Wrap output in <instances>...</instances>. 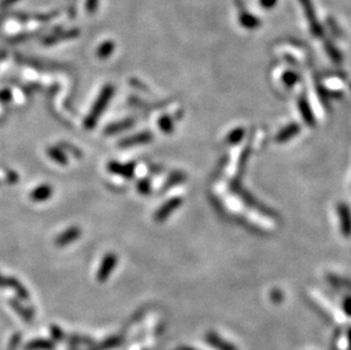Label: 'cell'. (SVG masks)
Returning <instances> with one entry per match:
<instances>
[{"label":"cell","instance_id":"1","mask_svg":"<svg viewBox=\"0 0 351 350\" xmlns=\"http://www.w3.org/2000/svg\"><path fill=\"white\" fill-rule=\"evenodd\" d=\"M113 93H114V89L112 85H107L102 93H100L97 102L95 103L94 106H92L91 113L86 116V119L84 121V126L87 130H91L96 124H97V121L99 120V117L103 115L105 108L108 106L109 100L112 98Z\"/></svg>","mask_w":351,"mask_h":350},{"label":"cell","instance_id":"2","mask_svg":"<svg viewBox=\"0 0 351 350\" xmlns=\"http://www.w3.org/2000/svg\"><path fill=\"white\" fill-rule=\"evenodd\" d=\"M81 235V229L77 226H71L68 229L65 230L64 232H61L55 240V243L58 247H64L67 246V244L72 243L78 239V237Z\"/></svg>","mask_w":351,"mask_h":350},{"label":"cell","instance_id":"3","mask_svg":"<svg viewBox=\"0 0 351 350\" xmlns=\"http://www.w3.org/2000/svg\"><path fill=\"white\" fill-rule=\"evenodd\" d=\"M116 262H117V256L115 253L109 252L105 256L104 260L102 262V266H100V270L98 272V279L100 281H104V280H106L109 277V274H111L114 268H115Z\"/></svg>","mask_w":351,"mask_h":350},{"label":"cell","instance_id":"4","mask_svg":"<svg viewBox=\"0 0 351 350\" xmlns=\"http://www.w3.org/2000/svg\"><path fill=\"white\" fill-rule=\"evenodd\" d=\"M51 195H52V188L49 185H41L31 192L30 198L33 201H36V203H40V201H45L47 199H49Z\"/></svg>","mask_w":351,"mask_h":350},{"label":"cell","instance_id":"5","mask_svg":"<svg viewBox=\"0 0 351 350\" xmlns=\"http://www.w3.org/2000/svg\"><path fill=\"white\" fill-rule=\"evenodd\" d=\"M339 214L341 220L342 232L348 237L351 234V212L345 205H341L339 207Z\"/></svg>","mask_w":351,"mask_h":350},{"label":"cell","instance_id":"6","mask_svg":"<svg viewBox=\"0 0 351 350\" xmlns=\"http://www.w3.org/2000/svg\"><path fill=\"white\" fill-rule=\"evenodd\" d=\"M108 169L114 174H118L121 175V177L130 179L132 178L134 167L133 165H122L120 163H116V161H112V163L108 165Z\"/></svg>","mask_w":351,"mask_h":350},{"label":"cell","instance_id":"7","mask_svg":"<svg viewBox=\"0 0 351 350\" xmlns=\"http://www.w3.org/2000/svg\"><path fill=\"white\" fill-rule=\"evenodd\" d=\"M150 139H151V135L149 133H140L138 135H133V137H130L127 139L122 140V141L120 142V146L130 147V146H133V144L148 142Z\"/></svg>","mask_w":351,"mask_h":350},{"label":"cell","instance_id":"8","mask_svg":"<svg viewBox=\"0 0 351 350\" xmlns=\"http://www.w3.org/2000/svg\"><path fill=\"white\" fill-rule=\"evenodd\" d=\"M179 206V200L178 199H174V200H170L168 201L167 204H165L163 207H161L159 211H158L157 213V215H156V218L158 221H161V220H164L165 217H167L169 215V213H172V211L174 208H177Z\"/></svg>","mask_w":351,"mask_h":350},{"label":"cell","instance_id":"9","mask_svg":"<svg viewBox=\"0 0 351 350\" xmlns=\"http://www.w3.org/2000/svg\"><path fill=\"white\" fill-rule=\"evenodd\" d=\"M48 155H49L50 158L52 160H55L56 163H58V164H67V158H66V155L64 154L63 150L59 149V148H57V147H50L49 149H48Z\"/></svg>","mask_w":351,"mask_h":350},{"label":"cell","instance_id":"10","mask_svg":"<svg viewBox=\"0 0 351 350\" xmlns=\"http://www.w3.org/2000/svg\"><path fill=\"white\" fill-rule=\"evenodd\" d=\"M132 124H133V122L130 121V120L120 122V123L112 124V125H109L108 128L106 129V133L107 134H115V133H118V132H122V131H124L125 129L130 128V126L132 125Z\"/></svg>","mask_w":351,"mask_h":350},{"label":"cell","instance_id":"11","mask_svg":"<svg viewBox=\"0 0 351 350\" xmlns=\"http://www.w3.org/2000/svg\"><path fill=\"white\" fill-rule=\"evenodd\" d=\"M149 189V183L147 181H141L139 183V190L140 192H142V194L146 195Z\"/></svg>","mask_w":351,"mask_h":350},{"label":"cell","instance_id":"12","mask_svg":"<svg viewBox=\"0 0 351 350\" xmlns=\"http://www.w3.org/2000/svg\"><path fill=\"white\" fill-rule=\"evenodd\" d=\"M160 128H163L164 131H169L170 121H168V119H166V117H164L163 120H160Z\"/></svg>","mask_w":351,"mask_h":350}]
</instances>
